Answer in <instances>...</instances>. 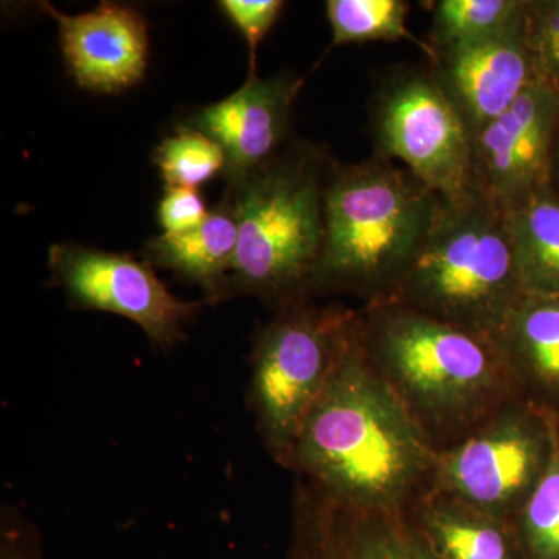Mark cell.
<instances>
[{
    "label": "cell",
    "mask_w": 559,
    "mask_h": 559,
    "mask_svg": "<svg viewBox=\"0 0 559 559\" xmlns=\"http://www.w3.org/2000/svg\"><path fill=\"white\" fill-rule=\"evenodd\" d=\"M334 159L290 140L255 170L226 180L238 245L224 301L255 297L277 310L308 299L325 234V190Z\"/></svg>",
    "instance_id": "4"
},
{
    "label": "cell",
    "mask_w": 559,
    "mask_h": 559,
    "mask_svg": "<svg viewBox=\"0 0 559 559\" xmlns=\"http://www.w3.org/2000/svg\"><path fill=\"white\" fill-rule=\"evenodd\" d=\"M359 341L373 370L436 452L447 450L522 399L491 334L396 305L359 308Z\"/></svg>",
    "instance_id": "2"
},
{
    "label": "cell",
    "mask_w": 559,
    "mask_h": 559,
    "mask_svg": "<svg viewBox=\"0 0 559 559\" xmlns=\"http://www.w3.org/2000/svg\"><path fill=\"white\" fill-rule=\"evenodd\" d=\"M513 528L525 559H559V436L549 468Z\"/></svg>",
    "instance_id": "22"
},
{
    "label": "cell",
    "mask_w": 559,
    "mask_h": 559,
    "mask_svg": "<svg viewBox=\"0 0 559 559\" xmlns=\"http://www.w3.org/2000/svg\"><path fill=\"white\" fill-rule=\"evenodd\" d=\"M559 419L530 401H511L457 443L439 451L429 489L513 525L547 468Z\"/></svg>",
    "instance_id": "7"
},
{
    "label": "cell",
    "mask_w": 559,
    "mask_h": 559,
    "mask_svg": "<svg viewBox=\"0 0 559 559\" xmlns=\"http://www.w3.org/2000/svg\"><path fill=\"white\" fill-rule=\"evenodd\" d=\"M441 197L393 162L334 160L325 190V234L308 299L358 297L381 304L428 240Z\"/></svg>",
    "instance_id": "3"
},
{
    "label": "cell",
    "mask_w": 559,
    "mask_h": 559,
    "mask_svg": "<svg viewBox=\"0 0 559 559\" xmlns=\"http://www.w3.org/2000/svg\"><path fill=\"white\" fill-rule=\"evenodd\" d=\"M154 164L159 168L167 189H194L226 171L223 148L202 132L180 127L154 151Z\"/></svg>",
    "instance_id": "21"
},
{
    "label": "cell",
    "mask_w": 559,
    "mask_h": 559,
    "mask_svg": "<svg viewBox=\"0 0 559 559\" xmlns=\"http://www.w3.org/2000/svg\"><path fill=\"white\" fill-rule=\"evenodd\" d=\"M359 325V308L289 301L257 333L249 406L264 448L289 469L294 448Z\"/></svg>",
    "instance_id": "6"
},
{
    "label": "cell",
    "mask_w": 559,
    "mask_h": 559,
    "mask_svg": "<svg viewBox=\"0 0 559 559\" xmlns=\"http://www.w3.org/2000/svg\"><path fill=\"white\" fill-rule=\"evenodd\" d=\"M524 294L506 213L473 189L441 198L421 252L381 304L496 336Z\"/></svg>",
    "instance_id": "5"
},
{
    "label": "cell",
    "mask_w": 559,
    "mask_h": 559,
    "mask_svg": "<svg viewBox=\"0 0 559 559\" xmlns=\"http://www.w3.org/2000/svg\"><path fill=\"white\" fill-rule=\"evenodd\" d=\"M550 186L559 194V127L557 142H555L554 159H551Z\"/></svg>",
    "instance_id": "27"
},
{
    "label": "cell",
    "mask_w": 559,
    "mask_h": 559,
    "mask_svg": "<svg viewBox=\"0 0 559 559\" xmlns=\"http://www.w3.org/2000/svg\"><path fill=\"white\" fill-rule=\"evenodd\" d=\"M428 69L469 134H476L536 80L525 20L496 38L437 51Z\"/></svg>",
    "instance_id": "13"
},
{
    "label": "cell",
    "mask_w": 559,
    "mask_h": 559,
    "mask_svg": "<svg viewBox=\"0 0 559 559\" xmlns=\"http://www.w3.org/2000/svg\"><path fill=\"white\" fill-rule=\"evenodd\" d=\"M305 79L277 73L261 79L249 73L240 90L218 103L205 106L186 127L215 140L226 154V180L266 164L289 145L290 117Z\"/></svg>",
    "instance_id": "12"
},
{
    "label": "cell",
    "mask_w": 559,
    "mask_h": 559,
    "mask_svg": "<svg viewBox=\"0 0 559 559\" xmlns=\"http://www.w3.org/2000/svg\"><path fill=\"white\" fill-rule=\"evenodd\" d=\"M373 157L400 160L444 200L473 190V135L429 69L395 66L370 102Z\"/></svg>",
    "instance_id": "8"
},
{
    "label": "cell",
    "mask_w": 559,
    "mask_h": 559,
    "mask_svg": "<svg viewBox=\"0 0 559 559\" xmlns=\"http://www.w3.org/2000/svg\"><path fill=\"white\" fill-rule=\"evenodd\" d=\"M522 289L559 296V194L547 186L506 213Z\"/></svg>",
    "instance_id": "18"
},
{
    "label": "cell",
    "mask_w": 559,
    "mask_h": 559,
    "mask_svg": "<svg viewBox=\"0 0 559 559\" xmlns=\"http://www.w3.org/2000/svg\"><path fill=\"white\" fill-rule=\"evenodd\" d=\"M525 27L536 80L559 94V0H527Z\"/></svg>",
    "instance_id": "23"
},
{
    "label": "cell",
    "mask_w": 559,
    "mask_h": 559,
    "mask_svg": "<svg viewBox=\"0 0 559 559\" xmlns=\"http://www.w3.org/2000/svg\"><path fill=\"white\" fill-rule=\"evenodd\" d=\"M49 267L73 308L131 320L165 352L186 340L187 325L201 307L200 301L180 300L153 266L127 253L60 242L50 248Z\"/></svg>",
    "instance_id": "9"
},
{
    "label": "cell",
    "mask_w": 559,
    "mask_h": 559,
    "mask_svg": "<svg viewBox=\"0 0 559 559\" xmlns=\"http://www.w3.org/2000/svg\"><path fill=\"white\" fill-rule=\"evenodd\" d=\"M436 454L370 366L358 325L301 428L289 469L342 506L406 510L429 488Z\"/></svg>",
    "instance_id": "1"
},
{
    "label": "cell",
    "mask_w": 559,
    "mask_h": 559,
    "mask_svg": "<svg viewBox=\"0 0 559 559\" xmlns=\"http://www.w3.org/2000/svg\"><path fill=\"white\" fill-rule=\"evenodd\" d=\"M238 245V226L229 202L210 210L200 227L183 234H160L145 246L150 266L175 272L180 278L200 286L204 301H224L227 280Z\"/></svg>",
    "instance_id": "16"
},
{
    "label": "cell",
    "mask_w": 559,
    "mask_h": 559,
    "mask_svg": "<svg viewBox=\"0 0 559 559\" xmlns=\"http://www.w3.org/2000/svg\"><path fill=\"white\" fill-rule=\"evenodd\" d=\"M495 337L522 399L559 419V296L524 294Z\"/></svg>",
    "instance_id": "15"
},
{
    "label": "cell",
    "mask_w": 559,
    "mask_h": 559,
    "mask_svg": "<svg viewBox=\"0 0 559 559\" xmlns=\"http://www.w3.org/2000/svg\"><path fill=\"white\" fill-rule=\"evenodd\" d=\"M40 9L57 22L66 64L83 90L120 94L145 76L150 36L138 10L116 2H102L76 16L49 2H40Z\"/></svg>",
    "instance_id": "14"
},
{
    "label": "cell",
    "mask_w": 559,
    "mask_h": 559,
    "mask_svg": "<svg viewBox=\"0 0 559 559\" xmlns=\"http://www.w3.org/2000/svg\"><path fill=\"white\" fill-rule=\"evenodd\" d=\"M0 559H44L38 533L31 522L10 509L2 514Z\"/></svg>",
    "instance_id": "26"
},
{
    "label": "cell",
    "mask_w": 559,
    "mask_h": 559,
    "mask_svg": "<svg viewBox=\"0 0 559 559\" xmlns=\"http://www.w3.org/2000/svg\"><path fill=\"white\" fill-rule=\"evenodd\" d=\"M210 210L200 191L194 189H165L157 216L162 234H183L200 227L209 218Z\"/></svg>",
    "instance_id": "25"
},
{
    "label": "cell",
    "mask_w": 559,
    "mask_h": 559,
    "mask_svg": "<svg viewBox=\"0 0 559 559\" xmlns=\"http://www.w3.org/2000/svg\"><path fill=\"white\" fill-rule=\"evenodd\" d=\"M288 559L440 558L411 509H353L297 480Z\"/></svg>",
    "instance_id": "11"
},
{
    "label": "cell",
    "mask_w": 559,
    "mask_h": 559,
    "mask_svg": "<svg viewBox=\"0 0 559 559\" xmlns=\"http://www.w3.org/2000/svg\"><path fill=\"white\" fill-rule=\"evenodd\" d=\"M559 94L535 80L498 119L473 135V189L500 212L550 186Z\"/></svg>",
    "instance_id": "10"
},
{
    "label": "cell",
    "mask_w": 559,
    "mask_h": 559,
    "mask_svg": "<svg viewBox=\"0 0 559 559\" xmlns=\"http://www.w3.org/2000/svg\"><path fill=\"white\" fill-rule=\"evenodd\" d=\"M525 11L527 0H439L428 44L437 53L496 38L521 25Z\"/></svg>",
    "instance_id": "19"
},
{
    "label": "cell",
    "mask_w": 559,
    "mask_h": 559,
    "mask_svg": "<svg viewBox=\"0 0 559 559\" xmlns=\"http://www.w3.org/2000/svg\"><path fill=\"white\" fill-rule=\"evenodd\" d=\"M216 5L248 43L249 73L255 72L257 49L264 36L274 27L280 13L285 9V2L282 0H221Z\"/></svg>",
    "instance_id": "24"
},
{
    "label": "cell",
    "mask_w": 559,
    "mask_h": 559,
    "mask_svg": "<svg viewBox=\"0 0 559 559\" xmlns=\"http://www.w3.org/2000/svg\"><path fill=\"white\" fill-rule=\"evenodd\" d=\"M412 516L440 559H525L513 525L426 489Z\"/></svg>",
    "instance_id": "17"
},
{
    "label": "cell",
    "mask_w": 559,
    "mask_h": 559,
    "mask_svg": "<svg viewBox=\"0 0 559 559\" xmlns=\"http://www.w3.org/2000/svg\"><path fill=\"white\" fill-rule=\"evenodd\" d=\"M326 20L333 33L334 47L371 40H411L428 60L433 49L426 40L418 39L407 27L411 3L404 0H329Z\"/></svg>",
    "instance_id": "20"
}]
</instances>
